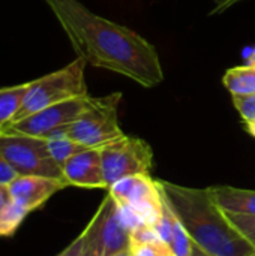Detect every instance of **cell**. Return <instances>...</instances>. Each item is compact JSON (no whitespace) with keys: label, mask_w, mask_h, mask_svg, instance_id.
<instances>
[{"label":"cell","mask_w":255,"mask_h":256,"mask_svg":"<svg viewBox=\"0 0 255 256\" xmlns=\"http://www.w3.org/2000/svg\"><path fill=\"white\" fill-rule=\"evenodd\" d=\"M74 51L86 63L123 75L141 87L164 81L156 48L141 34L96 15L80 0H45Z\"/></svg>","instance_id":"1"},{"label":"cell","mask_w":255,"mask_h":256,"mask_svg":"<svg viewBox=\"0 0 255 256\" xmlns=\"http://www.w3.org/2000/svg\"><path fill=\"white\" fill-rule=\"evenodd\" d=\"M162 195L189 238L213 256H255V249L228 222L209 189H191L158 180Z\"/></svg>","instance_id":"2"},{"label":"cell","mask_w":255,"mask_h":256,"mask_svg":"<svg viewBox=\"0 0 255 256\" xmlns=\"http://www.w3.org/2000/svg\"><path fill=\"white\" fill-rule=\"evenodd\" d=\"M86 64L87 63L83 58L77 57V60L71 62L65 68L27 82L23 104L14 122H18L51 105L89 96L84 76Z\"/></svg>","instance_id":"3"},{"label":"cell","mask_w":255,"mask_h":256,"mask_svg":"<svg viewBox=\"0 0 255 256\" xmlns=\"http://www.w3.org/2000/svg\"><path fill=\"white\" fill-rule=\"evenodd\" d=\"M122 98L120 92L101 98L89 96L84 110L65 132L86 148H101L122 138L125 135L119 124V104Z\"/></svg>","instance_id":"4"},{"label":"cell","mask_w":255,"mask_h":256,"mask_svg":"<svg viewBox=\"0 0 255 256\" xmlns=\"http://www.w3.org/2000/svg\"><path fill=\"white\" fill-rule=\"evenodd\" d=\"M0 152L18 176L63 178L62 166L53 159L45 138L18 132H0Z\"/></svg>","instance_id":"5"},{"label":"cell","mask_w":255,"mask_h":256,"mask_svg":"<svg viewBox=\"0 0 255 256\" xmlns=\"http://www.w3.org/2000/svg\"><path fill=\"white\" fill-rule=\"evenodd\" d=\"M83 236L87 256H114L131 248V232L123 225L111 194L105 196Z\"/></svg>","instance_id":"6"},{"label":"cell","mask_w":255,"mask_h":256,"mask_svg":"<svg viewBox=\"0 0 255 256\" xmlns=\"http://www.w3.org/2000/svg\"><path fill=\"white\" fill-rule=\"evenodd\" d=\"M102 171L107 189L125 177L149 174L153 165V150L141 138L123 135L101 147Z\"/></svg>","instance_id":"7"},{"label":"cell","mask_w":255,"mask_h":256,"mask_svg":"<svg viewBox=\"0 0 255 256\" xmlns=\"http://www.w3.org/2000/svg\"><path fill=\"white\" fill-rule=\"evenodd\" d=\"M108 194L117 202L128 206L144 225L153 228L162 216L164 195L159 183L152 180L149 174L125 177L114 183Z\"/></svg>","instance_id":"8"},{"label":"cell","mask_w":255,"mask_h":256,"mask_svg":"<svg viewBox=\"0 0 255 256\" xmlns=\"http://www.w3.org/2000/svg\"><path fill=\"white\" fill-rule=\"evenodd\" d=\"M87 98L89 96L77 98V99L51 105L18 122L11 123L5 130L18 132V134H24L30 136H38V138H48L50 135L59 130H65L71 123L77 120V117L81 114V111L86 106Z\"/></svg>","instance_id":"9"},{"label":"cell","mask_w":255,"mask_h":256,"mask_svg":"<svg viewBox=\"0 0 255 256\" xmlns=\"http://www.w3.org/2000/svg\"><path fill=\"white\" fill-rule=\"evenodd\" d=\"M63 178L68 186L86 189H107L101 148H86L65 162L62 166Z\"/></svg>","instance_id":"10"},{"label":"cell","mask_w":255,"mask_h":256,"mask_svg":"<svg viewBox=\"0 0 255 256\" xmlns=\"http://www.w3.org/2000/svg\"><path fill=\"white\" fill-rule=\"evenodd\" d=\"M66 186L68 183L59 178H48L39 176H18L8 186V189L11 198L21 207H24L29 213H32Z\"/></svg>","instance_id":"11"},{"label":"cell","mask_w":255,"mask_h":256,"mask_svg":"<svg viewBox=\"0 0 255 256\" xmlns=\"http://www.w3.org/2000/svg\"><path fill=\"white\" fill-rule=\"evenodd\" d=\"M209 194L222 212L255 214V190H243L231 186L209 188Z\"/></svg>","instance_id":"12"},{"label":"cell","mask_w":255,"mask_h":256,"mask_svg":"<svg viewBox=\"0 0 255 256\" xmlns=\"http://www.w3.org/2000/svg\"><path fill=\"white\" fill-rule=\"evenodd\" d=\"M224 87L231 96L255 94V62L246 66H236L228 69L222 76Z\"/></svg>","instance_id":"13"},{"label":"cell","mask_w":255,"mask_h":256,"mask_svg":"<svg viewBox=\"0 0 255 256\" xmlns=\"http://www.w3.org/2000/svg\"><path fill=\"white\" fill-rule=\"evenodd\" d=\"M26 90L27 82L0 88V132H3L14 122L23 104Z\"/></svg>","instance_id":"14"},{"label":"cell","mask_w":255,"mask_h":256,"mask_svg":"<svg viewBox=\"0 0 255 256\" xmlns=\"http://www.w3.org/2000/svg\"><path fill=\"white\" fill-rule=\"evenodd\" d=\"M47 140V144H48V150H50V154L53 156V159L60 165L63 166L65 162L68 159H71L74 154L86 150L84 146L78 144L77 141H74L65 130H59L53 135H50Z\"/></svg>","instance_id":"15"},{"label":"cell","mask_w":255,"mask_h":256,"mask_svg":"<svg viewBox=\"0 0 255 256\" xmlns=\"http://www.w3.org/2000/svg\"><path fill=\"white\" fill-rule=\"evenodd\" d=\"M27 214L29 212L24 207L11 200L0 210V237H12Z\"/></svg>","instance_id":"16"},{"label":"cell","mask_w":255,"mask_h":256,"mask_svg":"<svg viewBox=\"0 0 255 256\" xmlns=\"http://www.w3.org/2000/svg\"><path fill=\"white\" fill-rule=\"evenodd\" d=\"M224 214L236 231L255 249V214H240L231 212H224Z\"/></svg>","instance_id":"17"},{"label":"cell","mask_w":255,"mask_h":256,"mask_svg":"<svg viewBox=\"0 0 255 256\" xmlns=\"http://www.w3.org/2000/svg\"><path fill=\"white\" fill-rule=\"evenodd\" d=\"M231 99L245 123L255 122V94L231 96Z\"/></svg>","instance_id":"18"},{"label":"cell","mask_w":255,"mask_h":256,"mask_svg":"<svg viewBox=\"0 0 255 256\" xmlns=\"http://www.w3.org/2000/svg\"><path fill=\"white\" fill-rule=\"evenodd\" d=\"M17 177L18 174L14 171V168L9 165V162L0 152V186H9Z\"/></svg>","instance_id":"19"},{"label":"cell","mask_w":255,"mask_h":256,"mask_svg":"<svg viewBox=\"0 0 255 256\" xmlns=\"http://www.w3.org/2000/svg\"><path fill=\"white\" fill-rule=\"evenodd\" d=\"M57 256H87L86 254V246H84V236L83 232Z\"/></svg>","instance_id":"20"},{"label":"cell","mask_w":255,"mask_h":256,"mask_svg":"<svg viewBox=\"0 0 255 256\" xmlns=\"http://www.w3.org/2000/svg\"><path fill=\"white\" fill-rule=\"evenodd\" d=\"M243 0H213V9H212V15H216V14H222L225 12L228 8L234 6L236 3H240Z\"/></svg>","instance_id":"21"},{"label":"cell","mask_w":255,"mask_h":256,"mask_svg":"<svg viewBox=\"0 0 255 256\" xmlns=\"http://www.w3.org/2000/svg\"><path fill=\"white\" fill-rule=\"evenodd\" d=\"M11 194H9V189L8 186H0V210L11 201Z\"/></svg>","instance_id":"22"},{"label":"cell","mask_w":255,"mask_h":256,"mask_svg":"<svg viewBox=\"0 0 255 256\" xmlns=\"http://www.w3.org/2000/svg\"><path fill=\"white\" fill-rule=\"evenodd\" d=\"M189 256H213V255L207 254L206 250H203L200 246H197V244L192 242V246H191V255Z\"/></svg>","instance_id":"23"},{"label":"cell","mask_w":255,"mask_h":256,"mask_svg":"<svg viewBox=\"0 0 255 256\" xmlns=\"http://www.w3.org/2000/svg\"><path fill=\"white\" fill-rule=\"evenodd\" d=\"M245 128H246V130L252 135L255 138V122H251V123H245Z\"/></svg>","instance_id":"24"},{"label":"cell","mask_w":255,"mask_h":256,"mask_svg":"<svg viewBox=\"0 0 255 256\" xmlns=\"http://www.w3.org/2000/svg\"><path fill=\"white\" fill-rule=\"evenodd\" d=\"M114 256H134V255H132L131 249H128V250H123V252H120V254H117V255H114Z\"/></svg>","instance_id":"25"},{"label":"cell","mask_w":255,"mask_h":256,"mask_svg":"<svg viewBox=\"0 0 255 256\" xmlns=\"http://www.w3.org/2000/svg\"><path fill=\"white\" fill-rule=\"evenodd\" d=\"M252 60H254V62H255V57H254V58H252Z\"/></svg>","instance_id":"26"},{"label":"cell","mask_w":255,"mask_h":256,"mask_svg":"<svg viewBox=\"0 0 255 256\" xmlns=\"http://www.w3.org/2000/svg\"><path fill=\"white\" fill-rule=\"evenodd\" d=\"M168 256H174V255H168Z\"/></svg>","instance_id":"27"}]
</instances>
